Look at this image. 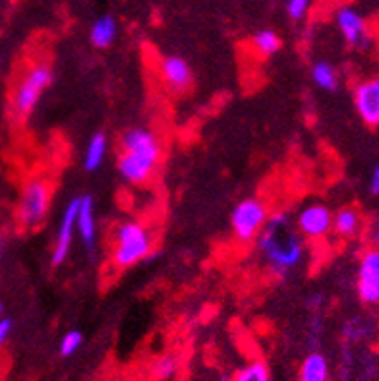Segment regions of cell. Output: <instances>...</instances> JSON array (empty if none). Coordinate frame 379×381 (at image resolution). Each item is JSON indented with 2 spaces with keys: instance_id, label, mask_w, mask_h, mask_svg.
Listing matches in <instances>:
<instances>
[{
  "instance_id": "6da1fadb",
  "label": "cell",
  "mask_w": 379,
  "mask_h": 381,
  "mask_svg": "<svg viewBox=\"0 0 379 381\" xmlns=\"http://www.w3.org/2000/svg\"><path fill=\"white\" fill-rule=\"evenodd\" d=\"M256 240L261 258L277 275L292 273L304 260V240L296 231L294 221L285 211L269 215Z\"/></svg>"
},
{
  "instance_id": "7a4b0ae2",
  "label": "cell",
  "mask_w": 379,
  "mask_h": 381,
  "mask_svg": "<svg viewBox=\"0 0 379 381\" xmlns=\"http://www.w3.org/2000/svg\"><path fill=\"white\" fill-rule=\"evenodd\" d=\"M161 157H163V145L157 134L139 126L122 136L116 167L126 182L141 186L153 178Z\"/></svg>"
},
{
  "instance_id": "3957f363",
  "label": "cell",
  "mask_w": 379,
  "mask_h": 381,
  "mask_svg": "<svg viewBox=\"0 0 379 381\" xmlns=\"http://www.w3.org/2000/svg\"><path fill=\"white\" fill-rule=\"evenodd\" d=\"M153 251V234L136 219H126L112 231L111 261L118 269H130L139 261L148 260Z\"/></svg>"
},
{
  "instance_id": "277c9868",
  "label": "cell",
  "mask_w": 379,
  "mask_h": 381,
  "mask_svg": "<svg viewBox=\"0 0 379 381\" xmlns=\"http://www.w3.org/2000/svg\"><path fill=\"white\" fill-rule=\"evenodd\" d=\"M55 80L53 66L39 60L31 64L19 76L18 84L14 87V94L10 99V112L16 121H26L31 112L37 109L41 97L51 87Z\"/></svg>"
},
{
  "instance_id": "5b68a950",
  "label": "cell",
  "mask_w": 379,
  "mask_h": 381,
  "mask_svg": "<svg viewBox=\"0 0 379 381\" xmlns=\"http://www.w3.org/2000/svg\"><path fill=\"white\" fill-rule=\"evenodd\" d=\"M53 204V184L45 177L29 178L19 192L18 223L24 229H37L45 223L49 209Z\"/></svg>"
},
{
  "instance_id": "8992f818",
  "label": "cell",
  "mask_w": 379,
  "mask_h": 381,
  "mask_svg": "<svg viewBox=\"0 0 379 381\" xmlns=\"http://www.w3.org/2000/svg\"><path fill=\"white\" fill-rule=\"evenodd\" d=\"M267 205L258 197H246L236 204L231 213V227L234 238L242 244H250L259 236L267 223Z\"/></svg>"
},
{
  "instance_id": "52a82bcc",
  "label": "cell",
  "mask_w": 379,
  "mask_h": 381,
  "mask_svg": "<svg viewBox=\"0 0 379 381\" xmlns=\"http://www.w3.org/2000/svg\"><path fill=\"white\" fill-rule=\"evenodd\" d=\"M333 211L324 204H308L302 207L294 219L298 234L310 242L325 240L331 234Z\"/></svg>"
},
{
  "instance_id": "ba28073f",
  "label": "cell",
  "mask_w": 379,
  "mask_h": 381,
  "mask_svg": "<svg viewBox=\"0 0 379 381\" xmlns=\"http://www.w3.org/2000/svg\"><path fill=\"white\" fill-rule=\"evenodd\" d=\"M356 292L366 306H376L379 302V251L376 248H368L362 254L356 273Z\"/></svg>"
},
{
  "instance_id": "9c48e42d",
  "label": "cell",
  "mask_w": 379,
  "mask_h": 381,
  "mask_svg": "<svg viewBox=\"0 0 379 381\" xmlns=\"http://www.w3.org/2000/svg\"><path fill=\"white\" fill-rule=\"evenodd\" d=\"M337 28L341 31L342 39H344L351 47H370V26H368L366 18L362 16L358 10L351 8V6H342V8L337 12Z\"/></svg>"
},
{
  "instance_id": "30bf717a",
  "label": "cell",
  "mask_w": 379,
  "mask_h": 381,
  "mask_svg": "<svg viewBox=\"0 0 379 381\" xmlns=\"http://www.w3.org/2000/svg\"><path fill=\"white\" fill-rule=\"evenodd\" d=\"M352 101L354 109L358 112L360 121L368 128H378L379 126V80L378 78H368L360 84H356L352 91Z\"/></svg>"
},
{
  "instance_id": "8fae6325",
  "label": "cell",
  "mask_w": 379,
  "mask_h": 381,
  "mask_svg": "<svg viewBox=\"0 0 379 381\" xmlns=\"http://www.w3.org/2000/svg\"><path fill=\"white\" fill-rule=\"evenodd\" d=\"M78 205H80V197H74L70 200L68 205H66L64 213H62V219H60V227H58V233H56L55 248H53V254H51V263L58 267L62 265L68 256H70V250H72V244H74L76 236V215H78Z\"/></svg>"
},
{
  "instance_id": "7c38bea8",
  "label": "cell",
  "mask_w": 379,
  "mask_h": 381,
  "mask_svg": "<svg viewBox=\"0 0 379 381\" xmlns=\"http://www.w3.org/2000/svg\"><path fill=\"white\" fill-rule=\"evenodd\" d=\"M161 80L170 94H186L194 84V72L180 56H165L159 66Z\"/></svg>"
},
{
  "instance_id": "4fadbf2b",
  "label": "cell",
  "mask_w": 379,
  "mask_h": 381,
  "mask_svg": "<svg viewBox=\"0 0 379 381\" xmlns=\"http://www.w3.org/2000/svg\"><path fill=\"white\" fill-rule=\"evenodd\" d=\"M364 229V215L356 205H342L333 213L331 233H335L341 240H354Z\"/></svg>"
},
{
  "instance_id": "5bb4252c",
  "label": "cell",
  "mask_w": 379,
  "mask_h": 381,
  "mask_svg": "<svg viewBox=\"0 0 379 381\" xmlns=\"http://www.w3.org/2000/svg\"><path fill=\"white\" fill-rule=\"evenodd\" d=\"M76 233L82 236V242L91 250L97 234V219H95V202L91 195H82L76 215Z\"/></svg>"
},
{
  "instance_id": "9a60e30c",
  "label": "cell",
  "mask_w": 379,
  "mask_h": 381,
  "mask_svg": "<svg viewBox=\"0 0 379 381\" xmlns=\"http://www.w3.org/2000/svg\"><path fill=\"white\" fill-rule=\"evenodd\" d=\"M116 35H118V24L112 16L97 18L89 29V39L95 48H109L116 41Z\"/></svg>"
},
{
  "instance_id": "2e32d148",
  "label": "cell",
  "mask_w": 379,
  "mask_h": 381,
  "mask_svg": "<svg viewBox=\"0 0 379 381\" xmlns=\"http://www.w3.org/2000/svg\"><path fill=\"white\" fill-rule=\"evenodd\" d=\"M107 151H109V140L103 132H97L93 136L87 148H85L84 155V168L89 170V172H95L97 168H101V165L105 163V157H107Z\"/></svg>"
},
{
  "instance_id": "e0dca14e",
  "label": "cell",
  "mask_w": 379,
  "mask_h": 381,
  "mask_svg": "<svg viewBox=\"0 0 379 381\" xmlns=\"http://www.w3.org/2000/svg\"><path fill=\"white\" fill-rule=\"evenodd\" d=\"M300 381H329V362L324 354L312 353L306 356L300 368Z\"/></svg>"
},
{
  "instance_id": "ac0fdd59",
  "label": "cell",
  "mask_w": 379,
  "mask_h": 381,
  "mask_svg": "<svg viewBox=\"0 0 379 381\" xmlns=\"http://www.w3.org/2000/svg\"><path fill=\"white\" fill-rule=\"evenodd\" d=\"M252 47L263 58L275 56L283 47V39L279 37L277 31L273 29H261L254 37H252Z\"/></svg>"
},
{
  "instance_id": "d6986e66",
  "label": "cell",
  "mask_w": 379,
  "mask_h": 381,
  "mask_svg": "<svg viewBox=\"0 0 379 381\" xmlns=\"http://www.w3.org/2000/svg\"><path fill=\"white\" fill-rule=\"evenodd\" d=\"M312 82L324 91H335L339 87V74L331 62L319 60L312 66Z\"/></svg>"
},
{
  "instance_id": "ffe728a7",
  "label": "cell",
  "mask_w": 379,
  "mask_h": 381,
  "mask_svg": "<svg viewBox=\"0 0 379 381\" xmlns=\"http://www.w3.org/2000/svg\"><path fill=\"white\" fill-rule=\"evenodd\" d=\"M231 381H271V372L263 360H254L234 373Z\"/></svg>"
},
{
  "instance_id": "44dd1931",
  "label": "cell",
  "mask_w": 379,
  "mask_h": 381,
  "mask_svg": "<svg viewBox=\"0 0 379 381\" xmlns=\"http://www.w3.org/2000/svg\"><path fill=\"white\" fill-rule=\"evenodd\" d=\"M176 372H178V360L173 354L159 356L157 360L151 364V373H153L155 380H170V378H175Z\"/></svg>"
},
{
  "instance_id": "7402d4cb",
  "label": "cell",
  "mask_w": 379,
  "mask_h": 381,
  "mask_svg": "<svg viewBox=\"0 0 379 381\" xmlns=\"http://www.w3.org/2000/svg\"><path fill=\"white\" fill-rule=\"evenodd\" d=\"M84 343V335L82 331H78V329H72V331H68V333L62 337V341H60V354L68 358V356H72L80 351V346Z\"/></svg>"
},
{
  "instance_id": "603a6c76",
  "label": "cell",
  "mask_w": 379,
  "mask_h": 381,
  "mask_svg": "<svg viewBox=\"0 0 379 381\" xmlns=\"http://www.w3.org/2000/svg\"><path fill=\"white\" fill-rule=\"evenodd\" d=\"M312 0H287V14L288 18L300 21L306 18V14L310 12Z\"/></svg>"
},
{
  "instance_id": "cb8c5ba5",
  "label": "cell",
  "mask_w": 379,
  "mask_h": 381,
  "mask_svg": "<svg viewBox=\"0 0 379 381\" xmlns=\"http://www.w3.org/2000/svg\"><path fill=\"white\" fill-rule=\"evenodd\" d=\"M10 333H12V321L8 317H0V346L8 341Z\"/></svg>"
},
{
  "instance_id": "d4e9b609",
  "label": "cell",
  "mask_w": 379,
  "mask_h": 381,
  "mask_svg": "<svg viewBox=\"0 0 379 381\" xmlns=\"http://www.w3.org/2000/svg\"><path fill=\"white\" fill-rule=\"evenodd\" d=\"M368 190H370L371 195L379 194V167L376 165L370 175V182H368Z\"/></svg>"
},
{
  "instance_id": "484cf974",
  "label": "cell",
  "mask_w": 379,
  "mask_h": 381,
  "mask_svg": "<svg viewBox=\"0 0 379 381\" xmlns=\"http://www.w3.org/2000/svg\"><path fill=\"white\" fill-rule=\"evenodd\" d=\"M2 246H4V236H2V231H0V256H2Z\"/></svg>"
},
{
  "instance_id": "4316f807",
  "label": "cell",
  "mask_w": 379,
  "mask_h": 381,
  "mask_svg": "<svg viewBox=\"0 0 379 381\" xmlns=\"http://www.w3.org/2000/svg\"><path fill=\"white\" fill-rule=\"evenodd\" d=\"M2 312H4V308H2V302H0V317H2Z\"/></svg>"
}]
</instances>
